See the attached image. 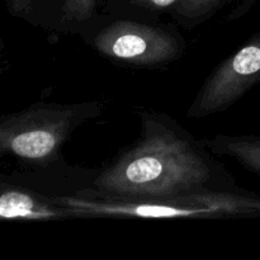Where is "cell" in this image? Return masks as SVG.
Listing matches in <instances>:
<instances>
[{"label": "cell", "mask_w": 260, "mask_h": 260, "mask_svg": "<svg viewBox=\"0 0 260 260\" xmlns=\"http://www.w3.org/2000/svg\"><path fill=\"white\" fill-rule=\"evenodd\" d=\"M141 135L90 187L129 197H170L238 190L235 178L213 152L174 118L141 112Z\"/></svg>", "instance_id": "1"}, {"label": "cell", "mask_w": 260, "mask_h": 260, "mask_svg": "<svg viewBox=\"0 0 260 260\" xmlns=\"http://www.w3.org/2000/svg\"><path fill=\"white\" fill-rule=\"evenodd\" d=\"M73 217L123 216L141 218L260 216V197L244 189L170 197H129L84 188L73 196L53 198Z\"/></svg>", "instance_id": "2"}, {"label": "cell", "mask_w": 260, "mask_h": 260, "mask_svg": "<svg viewBox=\"0 0 260 260\" xmlns=\"http://www.w3.org/2000/svg\"><path fill=\"white\" fill-rule=\"evenodd\" d=\"M102 112L101 102L33 104L3 117L0 152L38 168L60 162L63 145L73 132Z\"/></svg>", "instance_id": "3"}, {"label": "cell", "mask_w": 260, "mask_h": 260, "mask_svg": "<svg viewBox=\"0 0 260 260\" xmlns=\"http://www.w3.org/2000/svg\"><path fill=\"white\" fill-rule=\"evenodd\" d=\"M81 38L108 60L142 69L169 65L187 50L184 37L174 25L132 18L103 19Z\"/></svg>", "instance_id": "4"}, {"label": "cell", "mask_w": 260, "mask_h": 260, "mask_svg": "<svg viewBox=\"0 0 260 260\" xmlns=\"http://www.w3.org/2000/svg\"><path fill=\"white\" fill-rule=\"evenodd\" d=\"M260 84V32L233 56L223 60L201 86L187 114L205 118L230 108L250 89Z\"/></svg>", "instance_id": "5"}, {"label": "cell", "mask_w": 260, "mask_h": 260, "mask_svg": "<svg viewBox=\"0 0 260 260\" xmlns=\"http://www.w3.org/2000/svg\"><path fill=\"white\" fill-rule=\"evenodd\" d=\"M0 217L4 221H52L73 217V215L48 196L3 178Z\"/></svg>", "instance_id": "6"}, {"label": "cell", "mask_w": 260, "mask_h": 260, "mask_svg": "<svg viewBox=\"0 0 260 260\" xmlns=\"http://www.w3.org/2000/svg\"><path fill=\"white\" fill-rule=\"evenodd\" d=\"M202 141L215 155L231 157L251 172L260 174V136L216 135Z\"/></svg>", "instance_id": "7"}]
</instances>
